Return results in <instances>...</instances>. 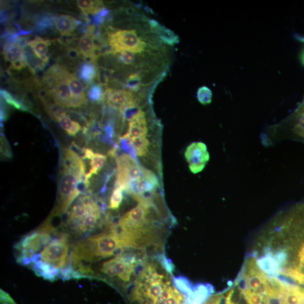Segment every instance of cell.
Segmentation results:
<instances>
[{
	"label": "cell",
	"instance_id": "cell-1",
	"mask_svg": "<svg viewBox=\"0 0 304 304\" xmlns=\"http://www.w3.org/2000/svg\"><path fill=\"white\" fill-rule=\"evenodd\" d=\"M123 248H133L126 240L111 232L92 236L75 246L70 254L71 265L90 270L92 262L114 256L116 250Z\"/></svg>",
	"mask_w": 304,
	"mask_h": 304
},
{
	"label": "cell",
	"instance_id": "cell-2",
	"mask_svg": "<svg viewBox=\"0 0 304 304\" xmlns=\"http://www.w3.org/2000/svg\"><path fill=\"white\" fill-rule=\"evenodd\" d=\"M84 172L86 167L81 158L73 150L66 149L64 168L58 185L62 212H65L81 193L78 186L83 181Z\"/></svg>",
	"mask_w": 304,
	"mask_h": 304
},
{
	"label": "cell",
	"instance_id": "cell-3",
	"mask_svg": "<svg viewBox=\"0 0 304 304\" xmlns=\"http://www.w3.org/2000/svg\"><path fill=\"white\" fill-rule=\"evenodd\" d=\"M155 38L146 35L144 38L138 36L135 30H119L108 34V43L113 48V54L123 51L142 54L150 52L148 46L153 48L149 43H154Z\"/></svg>",
	"mask_w": 304,
	"mask_h": 304
},
{
	"label": "cell",
	"instance_id": "cell-4",
	"mask_svg": "<svg viewBox=\"0 0 304 304\" xmlns=\"http://www.w3.org/2000/svg\"><path fill=\"white\" fill-rule=\"evenodd\" d=\"M69 247L68 236L62 234L58 238L52 239L42 252L38 254L41 258L40 262L46 264L53 269L61 270L68 260L66 257Z\"/></svg>",
	"mask_w": 304,
	"mask_h": 304
},
{
	"label": "cell",
	"instance_id": "cell-5",
	"mask_svg": "<svg viewBox=\"0 0 304 304\" xmlns=\"http://www.w3.org/2000/svg\"><path fill=\"white\" fill-rule=\"evenodd\" d=\"M118 165L117 181L115 186L126 190L130 182L144 176V168H142L130 156L124 154L116 158Z\"/></svg>",
	"mask_w": 304,
	"mask_h": 304
},
{
	"label": "cell",
	"instance_id": "cell-6",
	"mask_svg": "<svg viewBox=\"0 0 304 304\" xmlns=\"http://www.w3.org/2000/svg\"><path fill=\"white\" fill-rule=\"evenodd\" d=\"M185 158L192 173L196 174L202 172L210 160L206 145L202 142L192 143L187 147Z\"/></svg>",
	"mask_w": 304,
	"mask_h": 304
},
{
	"label": "cell",
	"instance_id": "cell-7",
	"mask_svg": "<svg viewBox=\"0 0 304 304\" xmlns=\"http://www.w3.org/2000/svg\"><path fill=\"white\" fill-rule=\"evenodd\" d=\"M104 100L107 104L122 112L125 107L138 104L134 94L124 89L107 88L104 92Z\"/></svg>",
	"mask_w": 304,
	"mask_h": 304
},
{
	"label": "cell",
	"instance_id": "cell-8",
	"mask_svg": "<svg viewBox=\"0 0 304 304\" xmlns=\"http://www.w3.org/2000/svg\"><path fill=\"white\" fill-rule=\"evenodd\" d=\"M68 74L66 78L57 80L56 86L50 92V94L58 106L67 108H74L72 94L66 80Z\"/></svg>",
	"mask_w": 304,
	"mask_h": 304
},
{
	"label": "cell",
	"instance_id": "cell-9",
	"mask_svg": "<svg viewBox=\"0 0 304 304\" xmlns=\"http://www.w3.org/2000/svg\"><path fill=\"white\" fill-rule=\"evenodd\" d=\"M148 132L147 122L144 112L140 110L130 122L128 132L122 137L130 140L133 138L146 136Z\"/></svg>",
	"mask_w": 304,
	"mask_h": 304
},
{
	"label": "cell",
	"instance_id": "cell-10",
	"mask_svg": "<svg viewBox=\"0 0 304 304\" xmlns=\"http://www.w3.org/2000/svg\"><path fill=\"white\" fill-rule=\"evenodd\" d=\"M214 292V288L211 284H199L194 286L193 290L186 297L188 304H202Z\"/></svg>",
	"mask_w": 304,
	"mask_h": 304
},
{
	"label": "cell",
	"instance_id": "cell-11",
	"mask_svg": "<svg viewBox=\"0 0 304 304\" xmlns=\"http://www.w3.org/2000/svg\"><path fill=\"white\" fill-rule=\"evenodd\" d=\"M256 265L264 274L274 277L280 274L282 266L274 254L268 252L264 256L258 259Z\"/></svg>",
	"mask_w": 304,
	"mask_h": 304
},
{
	"label": "cell",
	"instance_id": "cell-12",
	"mask_svg": "<svg viewBox=\"0 0 304 304\" xmlns=\"http://www.w3.org/2000/svg\"><path fill=\"white\" fill-rule=\"evenodd\" d=\"M66 80L72 94L74 107H78L86 104L87 100L82 82L74 74L70 73L67 76Z\"/></svg>",
	"mask_w": 304,
	"mask_h": 304
},
{
	"label": "cell",
	"instance_id": "cell-13",
	"mask_svg": "<svg viewBox=\"0 0 304 304\" xmlns=\"http://www.w3.org/2000/svg\"><path fill=\"white\" fill-rule=\"evenodd\" d=\"M148 24L152 32L157 34L164 43L174 46V44H178L180 42L177 35L174 34L172 30L160 25L158 22L150 20Z\"/></svg>",
	"mask_w": 304,
	"mask_h": 304
},
{
	"label": "cell",
	"instance_id": "cell-14",
	"mask_svg": "<svg viewBox=\"0 0 304 304\" xmlns=\"http://www.w3.org/2000/svg\"><path fill=\"white\" fill-rule=\"evenodd\" d=\"M80 24V21L68 15H60L56 16L54 20V26L56 30L64 36L70 35Z\"/></svg>",
	"mask_w": 304,
	"mask_h": 304
},
{
	"label": "cell",
	"instance_id": "cell-15",
	"mask_svg": "<svg viewBox=\"0 0 304 304\" xmlns=\"http://www.w3.org/2000/svg\"><path fill=\"white\" fill-rule=\"evenodd\" d=\"M3 54L6 60L10 62L11 65L26 60L24 48L15 43H6L4 48Z\"/></svg>",
	"mask_w": 304,
	"mask_h": 304
},
{
	"label": "cell",
	"instance_id": "cell-16",
	"mask_svg": "<svg viewBox=\"0 0 304 304\" xmlns=\"http://www.w3.org/2000/svg\"><path fill=\"white\" fill-rule=\"evenodd\" d=\"M50 42L41 38H36L28 42V46L30 47L34 54L40 60L47 62L48 57L46 56L48 52V47L50 46Z\"/></svg>",
	"mask_w": 304,
	"mask_h": 304
},
{
	"label": "cell",
	"instance_id": "cell-17",
	"mask_svg": "<svg viewBox=\"0 0 304 304\" xmlns=\"http://www.w3.org/2000/svg\"><path fill=\"white\" fill-rule=\"evenodd\" d=\"M106 156L100 154H94L90 162V172L86 175L84 177V182L88 186V180L93 175H96L100 170L104 168L106 162Z\"/></svg>",
	"mask_w": 304,
	"mask_h": 304
},
{
	"label": "cell",
	"instance_id": "cell-18",
	"mask_svg": "<svg viewBox=\"0 0 304 304\" xmlns=\"http://www.w3.org/2000/svg\"><path fill=\"white\" fill-rule=\"evenodd\" d=\"M78 7L86 16L96 15L105 8L100 1H91V0H78L77 2Z\"/></svg>",
	"mask_w": 304,
	"mask_h": 304
},
{
	"label": "cell",
	"instance_id": "cell-19",
	"mask_svg": "<svg viewBox=\"0 0 304 304\" xmlns=\"http://www.w3.org/2000/svg\"><path fill=\"white\" fill-rule=\"evenodd\" d=\"M95 48L93 35L84 34L80 38L78 44V50L82 56L91 54Z\"/></svg>",
	"mask_w": 304,
	"mask_h": 304
},
{
	"label": "cell",
	"instance_id": "cell-20",
	"mask_svg": "<svg viewBox=\"0 0 304 304\" xmlns=\"http://www.w3.org/2000/svg\"><path fill=\"white\" fill-rule=\"evenodd\" d=\"M98 70L96 66L84 64L79 70V78L86 84L92 83L97 78Z\"/></svg>",
	"mask_w": 304,
	"mask_h": 304
},
{
	"label": "cell",
	"instance_id": "cell-21",
	"mask_svg": "<svg viewBox=\"0 0 304 304\" xmlns=\"http://www.w3.org/2000/svg\"><path fill=\"white\" fill-rule=\"evenodd\" d=\"M173 284L180 292L187 296L193 290L194 286L184 276L174 277Z\"/></svg>",
	"mask_w": 304,
	"mask_h": 304
},
{
	"label": "cell",
	"instance_id": "cell-22",
	"mask_svg": "<svg viewBox=\"0 0 304 304\" xmlns=\"http://www.w3.org/2000/svg\"><path fill=\"white\" fill-rule=\"evenodd\" d=\"M132 144L137 152L138 156L143 157L146 156L148 152L150 142L146 136H140L132 138L130 140Z\"/></svg>",
	"mask_w": 304,
	"mask_h": 304
},
{
	"label": "cell",
	"instance_id": "cell-23",
	"mask_svg": "<svg viewBox=\"0 0 304 304\" xmlns=\"http://www.w3.org/2000/svg\"><path fill=\"white\" fill-rule=\"evenodd\" d=\"M88 100L95 104H99L104 99V92L102 86L99 84H92L88 89Z\"/></svg>",
	"mask_w": 304,
	"mask_h": 304
},
{
	"label": "cell",
	"instance_id": "cell-24",
	"mask_svg": "<svg viewBox=\"0 0 304 304\" xmlns=\"http://www.w3.org/2000/svg\"><path fill=\"white\" fill-rule=\"evenodd\" d=\"M1 96L4 98V100L6 101L7 104L14 106L17 110H20L22 111H28L29 110L28 107L26 106L23 102L20 100H17L16 98L13 96L10 92L6 90H1Z\"/></svg>",
	"mask_w": 304,
	"mask_h": 304
},
{
	"label": "cell",
	"instance_id": "cell-25",
	"mask_svg": "<svg viewBox=\"0 0 304 304\" xmlns=\"http://www.w3.org/2000/svg\"><path fill=\"white\" fill-rule=\"evenodd\" d=\"M122 188L118 186H115L112 194L110 199L108 208L111 210H117L122 204L123 200L122 191Z\"/></svg>",
	"mask_w": 304,
	"mask_h": 304
},
{
	"label": "cell",
	"instance_id": "cell-26",
	"mask_svg": "<svg viewBox=\"0 0 304 304\" xmlns=\"http://www.w3.org/2000/svg\"><path fill=\"white\" fill-rule=\"evenodd\" d=\"M294 132L297 135L304 138V104L296 114L294 127Z\"/></svg>",
	"mask_w": 304,
	"mask_h": 304
},
{
	"label": "cell",
	"instance_id": "cell-27",
	"mask_svg": "<svg viewBox=\"0 0 304 304\" xmlns=\"http://www.w3.org/2000/svg\"><path fill=\"white\" fill-rule=\"evenodd\" d=\"M196 96H198V99L200 104L203 105L209 104L212 102V92L206 86L199 88L198 93H196Z\"/></svg>",
	"mask_w": 304,
	"mask_h": 304
},
{
	"label": "cell",
	"instance_id": "cell-28",
	"mask_svg": "<svg viewBox=\"0 0 304 304\" xmlns=\"http://www.w3.org/2000/svg\"><path fill=\"white\" fill-rule=\"evenodd\" d=\"M141 110L138 104H134L130 105L120 112L122 114L124 120H132L135 116L140 112Z\"/></svg>",
	"mask_w": 304,
	"mask_h": 304
},
{
	"label": "cell",
	"instance_id": "cell-29",
	"mask_svg": "<svg viewBox=\"0 0 304 304\" xmlns=\"http://www.w3.org/2000/svg\"><path fill=\"white\" fill-rule=\"evenodd\" d=\"M156 260L160 264V266L164 268V270H166L169 274L173 275V272L175 269V266L173 264L172 262L168 259L166 256L164 254H160L156 256Z\"/></svg>",
	"mask_w": 304,
	"mask_h": 304
},
{
	"label": "cell",
	"instance_id": "cell-30",
	"mask_svg": "<svg viewBox=\"0 0 304 304\" xmlns=\"http://www.w3.org/2000/svg\"><path fill=\"white\" fill-rule=\"evenodd\" d=\"M55 16H44L41 20H38L36 24V30L39 31H43L52 28L53 24H54Z\"/></svg>",
	"mask_w": 304,
	"mask_h": 304
},
{
	"label": "cell",
	"instance_id": "cell-31",
	"mask_svg": "<svg viewBox=\"0 0 304 304\" xmlns=\"http://www.w3.org/2000/svg\"><path fill=\"white\" fill-rule=\"evenodd\" d=\"M105 136L102 138L104 142L109 143L110 144H114L113 138L114 135V124L112 122L107 124L104 129Z\"/></svg>",
	"mask_w": 304,
	"mask_h": 304
},
{
	"label": "cell",
	"instance_id": "cell-32",
	"mask_svg": "<svg viewBox=\"0 0 304 304\" xmlns=\"http://www.w3.org/2000/svg\"><path fill=\"white\" fill-rule=\"evenodd\" d=\"M58 122L60 123L61 128L64 130L66 132L69 130L73 124L72 120L66 114L62 116V117L58 120Z\"/></svg>",
	"mask_w": 304,
	"mask_h": 304
},
{
	"label": "cell",
	"instance_id": "cell-33",
	"mask_svg": "<svg viewBox=\"0 0 304 304\" xmlns=\"http://www.w3.org/2000/svg\"><path fill=\"white\" fill-rule=\"evenodd\" d=\"M1 304H16L10 295L1 290Z\"/></svg>",
	"mask_w": 304,
	"mask_h": 304
},
{
	"label": "cell",
	"instance_id": "cell-34",
	"mask_svg": "<svg viewBox=\"0 0 304 304\" xmlns=\"http://www.w3.org/2000/svg\"><path fill=\"white\" fill-rule=\"evenodd\" d=\"M80 53L78 49L74 48H68L66 50V56L72 60H77L80 57Z\"/></svg>",
	"mask_w": 304,
	"mask_h": 304
},
{
	"label": "cell",
	"instance_id": "cell-35",
	"mask_svg": "<svg viewBox=\"0 0 304 304\" xmlns=\"http://www.w3.org/2000/svg\"><path fill=\"white\" fill-rule=\"evenodd\" d=\"M81 129V125H80L78 122H73L72 126L71 128L67 132V134H68V135L70 136H75L76 134H77Z\"/></svg>",
	"mask_w": 304,
	"mask_h": 304
},
{
	"label": "cell",
	"instance_id": "cell-36",
	"mask_svg": "<svg viewBox=\"0 0 304 304\" xmlns=\"http://www.w3.org/2000/svg\"><path fill=\"white\" fill-rule=\"evenodd\" d=\"M18 46L22 48H24L28 46V39L24 37H20L17 38L15 42Z\"/></svg>",
	"mask_w": 304,
	"mask_h": 304
},
{
	"label": "cell",
	"instance_id": "cell-37",
	"mask_svg": "<svg viewBox=\"0 0 304 304\" xmlns=\"http://www.w3.org/2000/svg\"><path fill=\"white\" fill-rule=\"evenodd\" d=\"M298 256L300 258V266L298 268H300V269H302V268L304 269V244L302 245L300 251L298 253Z\"/></svg>",
	"mask_w": 304,
	"mask_h": 304
},
{
	"label": "cell",
	"instance_id": "cell-38",
	"mask_svg": "<svg viewBox=\"0 0 304 304\" xmlns=\"http://www.w3.org/2000/svg\"><path fill=\"white\" fill-rule=\"evenodd\" d=\"M93 152L88 148L84 149V154L83 159H90L91 160L93 155Z\"/></svg>",
	"mask_w": 304,
	"mask_h": 304
},
{
	"label": "cell",
	"instance_id": "cell-39",
	"mask_svg": "<svg viewBox=\"0 0 304 304\" xmlns=\"http://www.w3.org/2000/svg\"><path fill=\"white\" fill-rule=\"evenodd\" d=\"M296 38H298L299 41L303 42L304 44V37L300 36H296ZM300 61L302 62V64L304 66V48L302 49V50L300 54Z\"/></svg>",
	"mask_w": 304,
	"mask_h": 304
},
{
	"label": "cell",
	"instance_id": "cell-40",
	"mask_svg": "<svg viewBox=\"0 0 304 304\" xmlns=\"http://www.w3.org/2000/svg\"><path fill=\"white\" fill-rule=\"evenodd\" d=\"M230 304H236L232 301Z\"/></svg>",
	"mask_w": 304,
	"mask_h": 304
}]
</instances>
